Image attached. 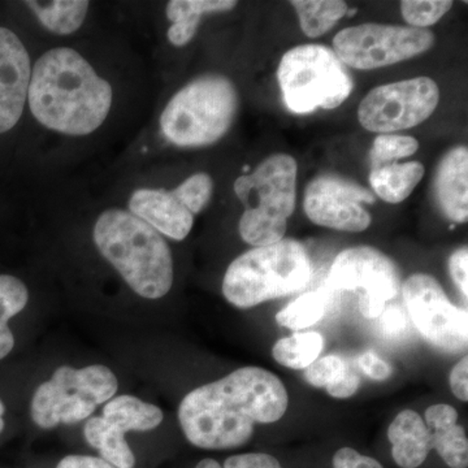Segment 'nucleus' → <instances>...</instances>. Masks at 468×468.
<instances>
[{
  "label": "nucleus",
  "mask_w": 468,
  "mask_h": 468,
  "mask_svg": "<svg viewBox=\"0 0 468 468\" xmlns=\"http://www.w3.org/2000/svg\"><path fill=\"white\" fill-rule=\"evenodd\" d=\"M42 26L58 36L77 32L84 24L89 2L85 0H55V2H27Z\"/></svg>",
  "instance_id": "nucleus-21"
},
{
  "label": "nucleus",
  "mask_w": 468,
  "mask_h": 468,
  "mask_svg": "<svg viewBox=\"0 0 468 468\" xmlns=\"http://www.w3.org/2000/svg\"><path fill=\"white\" fill-rule=\"evenodd\" d=\"M185 207L189 209L193 215L199 214L207 207L214 193V181L207 174H196L178 185L174 190Z\"/></svg>",
  "instance_id": "nucleus-29"
},
{
  "label": "nucleus",
  "mask_w": 468,
  "mask_h": 468,
  "mask_svg": "<svg viewBox=\"0 0 468 468\" xmlns=\"http://www.w3.org/2000/svg\"><path fill=\"white\" fill-rule=\"evenodd\" d=\"M440 101V89L430 77H415L372 89L358 107L363 128L390 134L414 128L432 116Z\"/></svg>",
  "instance_id": "nucleus-11"
},
{
  "label": "nucleus",
  "mask_w": 468,
  "mask_h": 468,
  "mask_svg": "<svg viewBox=\"0 0 468 468\" xmlns=\"http://www.w3.org/2000/svg\"><path fill=\"white\" fill-rule=\"evenodd\" d=\"M92 239L132 291L159 300L174 284L171 249L158 230L124 209H109L98 218Z\"/></svg>",
  "instance_id": "nucleus-3"
},
{
  "label": "nucleus",
  "mask_w": 468,
  "mask_h": 468,
  "mask_svg": "<svg viewBox=\"0 0 468 468\" xmlns=\"http://www.w3.org/2000/svg\"><path fill=\"white\" fill-rule=\"evenodd\" d=\"M419 149L417 138L409 135L380 134L375 140L369 159L371 167L397 163V160L414 155Z\"/></svg>",
  "instance_id": "nucleus-27"
},
{
  "label": "nucleus",
  "mask_w": 468,
  "mask_h": 468,
  "mask_svg": "<svg viewBox=\"0 0 468 468\" xmlns=\"http://www.w3.org/2000/svg\"><path fill=\"white\" fill-rule=\"evenodd\" d=\"M324 338L318 332H302L284 337L273 345L272 356L279 365L291 369H306L319 359Z\"/></svg>",
  "instance_id": "nucleus-24"
},
{
  "label": "nucleus",
  "mask_w": 468,
  "mask_h": 468,
  "mask_svg": "<svg viewBox=\"0 0 468 468\" xmlns=\"http://www.w3.org/2000/svg\"><path fill=\"white\" fill-rule=\"evenodd\" d=\"M358 366L369 378L375 381L388 380L393 374L390 365H388L384 359L378 356L374 351H367V353L362 354L358 359Z\"/></svg>",
  "instance_id": "nucleus-34"
},
{
  "label": "nucleus",
  "mask_w": 468,
  "mask_h": 468,
  "mask_svg": "<svg viewBox=\"0 0 468 468\" xmlns=\"http://www.w3.org/2000/svg\"><path fill=\"white\" fill-rule=\"evenodd\" d=\"M57 468H116L109 462L101 460L100 457H91V455H68L63 458Z\"/></svg>",
  "instance_id": "nucleus-39"
},
{
  "label": "nucleus",
  "mask_w": 468,
  "mask_h": 468,
  "mask_svg": "<svg viewBox=\"0 0 468 468\" xmlns=\"http://www.w3.org/2000/svg\"><path fill=\"white\" fill-rule=\"evenodd\" d=\"M285 385L268 369L242 367L184 397L178 421L187 441L230 451L250 441L255 424L276 423L288 410Z\"/></svg>",
  "instance_id": "nucleus-1"
},
{
  "label": "nucleus",
  "mask_w": 468,
  "mask_h": 468,
  "mask_svg": "<svg viewBox=\"0 0 468 468\" xmlns=\"http://www.w3.org/2000/svg\"><path fill=\"white\" fill-rule=\"evenodd\" d=\"M298 165L288 154H273L250 175L234 181V193L245 206L239 234L254 248L282 241L295 209Z\"/></svg>",
  "instance_id": "nucleus-5"
},
{
  "label": "nucleus",
  "mask_w": 468,
  "mask_h": 468,
  "mask_svg": "<svg viewBox=\"0 0 468 468\" xmlns=\"http://www.w3.org/2000/svg\"><path fill=\"white\" fill-rule=\"evenodd\" d=\"M119 381L106 366L58 367L50 380L37 388L30 415L43 430L58 424H76L90 418L98 405L113 399Z\"/></svg>",
  "instance_id": "nucleus-8"
},
{
  "label": "nucleus",
  "mask_w": 468,
  "mask_h": 468,
  "mask_svg": "<svg viewBox=\"0 0 468 468\" xmlns=\"http://www.w3.org/2000/svg\"><path fill=\"white\" fill-rule=\"evenodd\" d=\"M401 291L399 267L384 252L369 246L346 249L335 257L328 275L329 292H353L360 314L378 319Z\"/></svg>",
  "instance_id": "nucleus-9"
},
{
  "label": "nucleus",
  "mask_w": 468,
  "mask_h": 468,
  "mask_svg": "<svg viewBox=\"0 0 468 468\" xmlns=\"http://www.w3.org/2000/svg\"><path fill=\"white\" fill-rule=\"evenodd\" d=\"M29 301L27 285L17 277L0 275V360L15 346V337L8 322L26 309Z\"/></svg>",
  "instance_id": "nucleus-23"
},
{
  "label": "nucleus",
  "mask_w": 468,
  "mask_h": 468,
  "mask_svg": "<svg viewBox=\"0 0 468 468\" xmlns=\"http://www.w3.org/2000/svg\"><path fill=\"white\" fill-rule=\"evenodd\" d=\"M347 365L337 356H328L316 359L304 369L307 383L316 388H325L340 380L346 372Z\"/></svg>",
  "instance_id": "nucleus-30"
},
{
  "label": "nucleus",
  "mask_w": 468,
  "mask_h": 468,
  "mask_svg": "<svg viewBox=\"0 0 468 468\" xmlns=\"http://www.w3.org/2000/svg\"><path fill=\"white\" fill-rule=\"evenodd\" d=\"M432 435V449L451 468L468 467V440L460 424L430 430Z\"/></svg>",
  "instance_id": "nucleus-26"
},
{
  "label": "nucleus",
  "mask_w": 468,
  "mask_h": 468,
  "mask_svg": "<svg viewBox=\"0 0 468 468\" xmlns=\"http://www.w3.org/2000/svg\"><path fill=\"white\" fill-rule=\"evenodd\" d=\"M359 387L360 378L358 374L347 365L344 377L335 383L329 384L328 387H325V389L329 396L334 397V399H346L358 392Z\"/></svg>",
  "instance_id": "nucleus-35"
},
{
  "label": "nucleus",
  "mask_w": 468,
  "mask_h": 468,
  "mask_svg": "<svg viewBox=\"0 0 468 468\" xmlns=\"http://www.w3.org/2000/svg\"><path fill=\"white\" fill-rule=\"evenodd\" d=\"M431 30L383 24H362L341 30L334 39V51L345 66L354 69H378L401 63L432 48Z\"/></svg>",
  "instance_id": "nucleus-10"
},
{
  "label": "nucleus",
  "mask_w": 468,
  "mask_h": 468,
  "mask_svg": "<svg viewBox=\"0 0 468 468\" xmlns=\"http://www.w3.org/2000/svg\"><path fill=\"white\" fill-rule=\"evenodd\" d=\"M401 291L412 322L428 343L449 353L466 349L467 310L452 303L435 277L415 273L403 282Z\"/></svg>",
  "instance_id": "nucleus-12"
},
{
  "label": "nucleus",
  "mask_w": 468,
  "mask_h": 468,
  "mask_svg": "<svg viewBox=\"0 0 468 468\" xmlns=\"http://www.w3.org/2000/svg\"><path fill=\"white\" fill-rule=\"evenodd\" d=\"M451 383L452 392L461 401H468V358L464 356L457 365L452 367L451 371Z\"/></svg>",
  "instance_id": "nucleus-37"
},
{
  "label": "nucleus",
  "mask_w": 468,
  "mask_h": 468,
  "mask_svg": "<svg viewBox=\"0 0 468 468\" xmlns=\"http://www.w3.org/2000/svg\"><path fill=\"white\" fill-rule=\"evenodd\" d=\"M196 468H284L273 455L267 452H246L228 457L224 463L206 458Z\"/></svg>",
  "instance_id": "nucleus-31"
},
{
  "label": "nucleus",
  "mask_w": 468,
  "mask_h": 468,
  "mask_svg": "<svg viewBox=\"0 0 468 468\" xmlns=\"http://www.w3.org/2000/svg\"><path fill=\"white\" fill-rule=\"evenodd\" d=\"M112 98L110 82L68 48H52L37 60L27 91L33 116L67 135L97 131L109 116Z\"/></svg>",
  "instance_id": "nucleus-2"
},
{
  "label": "nucleus",
  "mask_w": 468,
  "mask_h": 468,
  "mask_svg": "<svg viewBox=\"0 0 468 468\" xmlns=\"http://www.w3.org/2000/svg\"><path fill=\"white\" fill-rule=\"evenodd\" d=\"M32 64L20 38L0 27V133L11 131L23 115Z\"/></svg>",
  "instance_id": "nucleus-15"
},
{
  "label": "nucleus",
  "mask_w": 468,
  "mask_h": 468,
  "mask_svg": "<svg viewBox=\"0 0 468 468\" xmlns=\"http://www.w3.org/2000/svg\"><path fill=\"white\" fill-rule=\"evenodd\" d=\"M162 410L134 396H117L103 408L101 417L90 418L85 423L84 436L101 460L116 468H133L134 452L125 440L131 431L147 432L162 424Z\"/></svg>",
  "instance_id": "nucleus-13"
},
{
  "label": "nucleus",
  "mask_w": 468,
  "mask_h": 468,
  "mask_svg": "<svg viewBox=\"0 0 468 468\" xmlns=\"http://www.w3.org/2000/svg\"><path fill=\"white\" fill-rule=\"evenodd\" d=\"M129 212L175 241L186 239L194 224V215L174 190H135L129 199Z\"/></svg>",
  "instance_id": "nucleus-16"
},
{
  "label": "nucleus",
  "mask_w": 468,
  "mask_h": 468,
  "mask_svg": "<svg viewBox=\"0 0 468 468\" xmlns=\"http://www.w3.org/2000/svg\"><path fill=\"white\" fill-rule=\"evenodd\" d=\"M458 421L457 410L452 408L451 405H445V403H437L427 409L426 411V421L427 427L430 430H435V428L451 426Z\"/></svg>",
  "instance_id": "nucleus-36"
},
{
  "label": "nucleus",
  "mask_w": 468,
  "mask_h": 468,
  "mask_svg": "<svg viewBox=\"0 0 468 468\" xmlns=\"http://www.w3.org/2000/svg\"><path fill=\"white\" fill-rule=\"evenodd\" d=\"M334 468H384L380 462L353 448H343L334 455Z\"/></svg>",
  "instance_id": "nucleus-32"
},
{
  "label": "nucleus",
  "mask_w": 468,
  "mask_h": 468,
  "mask_svg": "<svg viewBox=\"0 0 468 468\" xmlns=\"http://www.w3.org/2000/svg\"><path fill=\"white\" fill-rule=\"evenodd\" d=\"M452 7V0H403L402 16L417 29H426L441 20Z\"/></svg>",
  "instance_id": "nucleus-28"
},
{
  "label": "nucleus",
  "mask_w": 468,
  "mask_h": 468,
  "mask_svg": "<svg viewBox=\"0 0 468 468\" xmlns=\"http://www.w3.org/2000/svg\"><path fill=\"white\" fill-rule=\"evenodd\" d=\"M449 271L454 284L460 289L464 298L468 297V249H458L452 252L451 260H449Z\"/></svg>",
  "instance_id": "nucleus-33"
},
{
  "label": "nucleus",
  "mask_w": 468,
  "mask_h": 468,
  "mask_svg": "<svg viewBox=\"0 0 468 468\" xmlns=\"http://www.w3.org/2000/svg\"><path fill=\"white\" fill-rule=\"evenodd\" d=\"M310 277L306 249L295 239H284L236 258L224 276L223 294L233 306L251 309L302 291Z\"/></svg>",
  "instance_id": "nucleus-4"
},
{
  "label": "nucleus",
  "mask_w": 468,
  "mask_h": 468,
  "mask_svg": "<svg viewBox=\"0 0 468 468\" xmlns=\"http://www.w3.org/2000/svg\"><path fill=\"white\" fill-rule=\"evenodd\" d=\"M291 5L297 12L302 30L310 38L329 32L349 12L343 0H294Z\"/></svg>",
  "instance_id": "nucleus-22"
},
{
  "label": "nucleus",
  "mask_w": 468,
  "mask_h": 468,
  "mask_svg": "<svg viewBox=\"0 0 468 468\" xmlns=\"http://www.w3.org/2000/svg\"><path fill=\"white\" fill-rule=\"evenodd\" d=\"M236 5L233 0H172L167 5V17L172 23L169 42L183 48L196 36L203 15L232 11Z\"/></svg>",
  "instance_id": "nucleus-19"
},
{
  "label": "nucleus",
  "mask_w": 468,
  "mask_h": 468,
  "mask_svg": "<svg viewBox=\"0 0 468 468\" xmlns=\"http://www.w3.org/2000/svg\"><path fill=\"white\" fill-rule=\"evenodd\" d=\"M381 329L388 335L401 334L406 328L405 314L399 307H385L380 315Z\"/></svg>",
  "instance_id": "nucleus-38"
},
{
  "label": "nucleus",
  "mask_w": 468,
  "mask_h": 468,
  "mask_svg": "<svg viewBox=\"0 0 468 468\" xmlns=\"http://www.w3.org/2000/svg\"><path fill=\"white\" fill-rule=\"evenodd\" d=\"M237 110L239 94L229 79L202 76L176 92L160 116V128L176 146H208L227 134Z\"/></svg>",
  "instance_id": "nucleus-6"
},
{
  "label": "nucleus",
  "mask_w": 468,
  "mask_h": 468,
  "mask_svg": "<svg viewBox=\"0 0 468 468\" xmlns=\"http://www.w3.org/2000/svg\"><path fill=\"white\" fill-rule=\"evenodd\" d=\"M285 106L294 113L334 110L353 91V80L334 50L302 45L286 52L277 69Z\"/></svg>",
  "instance_id": "nucleus-7"
},
{
  "label": "nucleus",
  "mask_w": 468,
  "mask_h": 468,
  "mask_svg": "<svg viewBox=\"0 0 468 468\" xmlns=\"http://www.w3.org/2000/svg\"><path fill=\"white\" fill-rule=\"evenodd\" d=\"M365 203H375L374 194L343 176L325 174L306 187L303 207L307 218L320 227L359 233L372 223Z\"/></svg>",
  "instance_id": "nucleus-14"
},
{
  "label": "nucleus",
  "mask_w": 468,
  "mask_h": 468,
  "mask_svg": "<svg viewBox=\"0 0 468 468\" xmlns=\"http://www.w3.org/2000/svg\"><path fill=\"white\" fill-rule=\"evenodd\" d=\"M388 439L392 443L393 460L401 468L420 467L432 451L430 428L414 410H405L394 418Z\"/></svg>",
  "instance_id": "nucleus-18"
},
{
  "label": "nucleus",
  "mask_w": 468,
  "mask_h": 468,
  "mask_svg": "<svg viewBox=\"0 0 468 468\" xmlns=\"http://www.w3.org/2000/svg\"><path fill=\"white\" fill-rule=\"evenodd\" d=\"M435 194L440 208L449 220H468V150L466 146L449 151L440 162L435 177Z\"/></svg>",
  "instance_id": "nucleus-17"
},
{
  "label": "nucleus",
  "mask_w": 468,
  "mask_h": 468,
  "mask_svg": "<svg viewBox=\"0 0 468 468\" xmlns=\"http://www.w3.org/2000/svg\"><path fill=\"white\" fill-rule=\"evenodd\" d=\"M424 172V165L419 162L388 163L371 167L369 184L384 202L397 205L411 196Z\"/></svg>",
  "instance_id": "nucleus-20"
},
{
  "label": "nucleus",
  "mask_w": 468,
  "mask_h": 468,
  "mask_svg": "<svg viewBox=\"0 0 468 468\" xmlns=\"http://www.w3.org/2000/svg\"><path fill=\"white\" fill-rule=\"evenodd\" d=\"M328 302L329 292L325 289L302 294L277 313V324L292 331L310 328L325 315Z\"/></svg>",
  "instance_id": "nucleus-25"
},
{
  "label": "nucleus",
  "mask_w": 468,
  "mask_h": 468,
  "mask_svg": "<svg viewBox=\"0 0 468 468\" xmlns=\"http://www.w3.org/2000/svg\"><path fill=\"white\" fill-rule=\"evenodd\" d=\"M5 403H3L2 399H0V433L3 432V430H5Z\"/></svg>",
  "instance_id": "nucleus-40"
}]
</instances>
